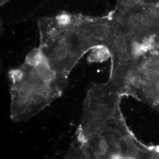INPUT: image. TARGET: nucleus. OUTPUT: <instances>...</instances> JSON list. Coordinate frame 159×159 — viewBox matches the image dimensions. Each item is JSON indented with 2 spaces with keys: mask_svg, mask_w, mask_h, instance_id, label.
I'll return each mask as SVG.
<instances>
[{
  "mask_svg": "<svg viewBox=\"0 0 159 159\" xmlns=\"http://www.w3.org/2000/svg\"><path fill=\"white\" fill-rule=\"evenodd\" d=\"M39 48L45 54L50 67L60 76L69 78L85 53L95 47L89 16L62 12L37 20Z\"/></svg>",
  "mask_w": 159,
  "mask_h": 159,
  "instance_id": "nucleus-1",
  "label": "nucleus"
},
{
  "mask_svg": "<svg viewBox=\"0 0 159 159\" xmlns=\"http://www.w3.org/2000/svg\"><path fill=\"white\" fill-rule=\"evenodd\" d=\"M10 118L20 122L37 115L62 96L68 78L61 77L50 66L24 62L10 70Z\"/></svg>",
  "mask_w": 159,
  "mask_h": 159,
  "instance_id": "nucleus-2",
  "label": "nucleus"
},
{
  "mask_svg": "<svg viewBox=\"0 0 159 159\" xmlns=\"http://www.w3.org/2000/svg\"><path fill=\"white\" fill-rule=\"evenodd\" d=\"M122 97L107 82L92 84L88 90L77 132L84 137L93 134L103 121L120 110Z\"/></svg>",
  "mask_w": 159,
  "mask_h": 159,
  "instance_id": "nucleus-3",
  "label": "nucleus"
},
{
  "mask_svg": "<svg viewBox=\"0 0 159 159\" xmlns=\"http://www.w3.org/2000/svg\"><path fill=\"white\" fill-rule=\"evenodd\" d=\"M25 62L31 66H48V60L39 48H35L27 54Z\"/></svg>",
  "mask_w": 159,
  "mask_h": 159,
  "instance_id": "nucleus-4",
  "label": "nucleus"
},
{
  "mask_svg": "<svg viewBox=\"0 0 159 159\" xmlns=\"http://www.w3.org/2000/svg\"><path fill=\"white\" fill-rule=\"evenodd\" d=\"M110 57L111 53L108 48L106 46L99 45L91 49L87 60L90 63L102 62L107 60Z\"/></svg>",
  "mask_w": 159,
  "mask_h": 159,
  "instance_id": "nucleus-5",
  "label": "nucleus"
},
{
  "mask_svg": "<svg viewBox=\"0 0 159 159\" xmlns=\"http://www.w3.org/2000/svg\"><path fill=\"white\" fill-rule=\"evenodd\" d=\"M154 14L155 15H159V6H156L153 9V11Z\"/></svg>",
  "mask_w": 159,
  "mask_h": 159,
  "instance_id": "nucleus-6",
  "label": "nucleus"
},
{
  "mask_svg": "<svg viewBox=\"0 0 159 159\" xmlns=\"http://www.w3.org/2000/svg\"><path fill=\"white\" fill-rule=\"evenodd\" d=\"M11 1V0H0L1 1V6H3L4 5H6V4H7V3L9 2V1Z\"/></svg>",
  "mask_w": 159,
  "mask_h": 159,
  "instance_id": "nucleus-7",
  "label": "nucleus"
},
{
  "mask_svg": "<svg viewBox=\"0 0 159 159\" xmlns=\"http://www.w3.org/2000/svg\"><path fill=\"white\" fill-rule=\"evenodd\" d=\"M157 109L159 111V107H158L157 108Z\"/></svg>",
  "mask_w": 159,
  "mask_h": 159,
  "instance_id": "nucleus-8",
  "label": "nucleus"
}]
</instances>
